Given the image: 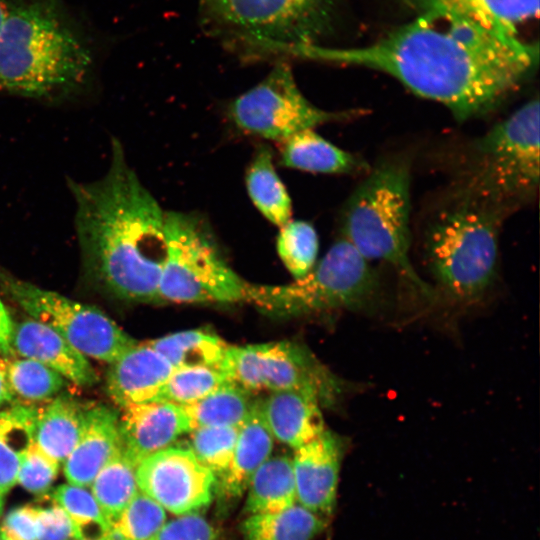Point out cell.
<instances>
[{
	"instance_id": "obj_24",
	"label": "cell",
	"mask_w": 540,
	"mask_h": 540,
	"mask_svg": "<svg viewBox=\"0 0 540 540\" xmlns=\"http://www.w3.org/2000/svg\"><path fill=\"white\" fill-rule=\"evenodd\" d=\"M245 184L252 203L266 220L279 228L291 220L292 202L276 172L269 147L261 145L255 151L246 170Z\"/></svg>"
},
{
	"instance_id": "obj_43",
	"label": "cell",
	"mask_w": 540,
	"mask_h": 540,
	"mask_svg": "<svg viewBox=\"0 0 540 540\" xmlns=\"http://www.w3.org/2000/svg\"><path fill=\"white\" fill-rule=\"evenodd\" d=\"M8 10V0H0V36Z\"/></svg>"
},
{
	"instance_id": "obj_13",
	"label": "cell",
	"mask_w": 540,
	"mask_h": 540,
	"mask_svg": "<svg viewBox=\"0 0 540 540\" xmlns=\"http://www.w3.org/2000/svg\"><path fill=\"white\" fill-rule=\"evenodd\" d=\"M136 481L141 492L179 516L209 505L216 479L189 448L172 445L141 460Z\"/></svg>"
},
{
	"instance_id": "obj_12",
	"label": "cell",
	"mask_w": 540,
	"mask_h": 540,
	"mask_svg": "<svg viewBox=\"0 0 540 540\" xmlns=\"http://www.w3.org/2000/svg\"><path fill=\"white\" fill-rule=\"evenodd\" d=\"M228 116L243 133L282 142L295 133L349 117L313 105L300 91L290 66L278 62L254 87L235 98Z\"/></svg>"
},
{
	"instance_id": "obj_27",
	"label": "cell",
	"mask_w": 540,
	"mask_h": 540,
	"mask_svg": "<svg viewBox=\"0 0 540 540\" xmlns=\"http://www.w3.org/2000/svg\"><path fill=\"white\" fill-rule=\"evenodd\" d=\"M37 411L28 405L0 410V491L4 494L17 483L22 458L33 442Z\"/></svg>"
},
{
	"instance_id": "obj_36",
	"label": "cell",
	"mask_w": 540,
	"mask_h": 540,
	"mask_svg": "<svg viewBox=\"0 0 540 540\" xmlns=\"http://www.w3.org/2000/svg\"><path fill=\"white\" fill-rule=\"evenodd\" d=\"M52 499L80 527L81 533L88 527L104 532L111 525L87 487L61 485L54 490Z\"/></svg>"
},
{
	"instance_id": "obj_29",
	"label": "cell",
	"mask_w": 540,
	"mask_h": 540,
	"mask_svg": "<svg viewBox=\"0 0 540 540\" xmlns=\"http://www.w3.org/2000/svg\"><path fill=\"white\" fill-rule=\"evenodd\" d=\"M252 404L248 391L227 382L204 398L181 408L192 430L199 427H239L248 416Z\"/></svg>"
},
{
	"instance_id": "obj_7",
	"label": "cell",
	"mask_w": 540,
	"mask_h": 540,
	"mask_svg": "<svg viewBox=\"0 0 540 540\" xmlns=\"http://www.w3.org/2000/svg\"><path fill=\"white\" fill-rule=\"evenodd\" d=\"M539 100L530 99L471 148L465 191L503 208L539 184Z\"/></svg>"
},
{
	"instance_id": "obj_32",
	"label": "cell",
	"mask_w": 540,
	"mask_h": 540,
	"mask_svg": "<svg viewBox=\"0 0 540 540\" xmlns=\"http://www.w3.org/2000/svg\"><path fill=\"white\" fill-rule=\"evenodd\" d=\"M278 255L295 279L315 266L319 241L314 226L303 220H290L280 228L276 242Z\"/></svg>"
},
{
	"instance_id": "obj_19",
	"label": "cell",
	"mask_w": 540,
	"mask_h": 540,
	"mask_svg": "<svg viewBox=\"0 0 540 540\" xmlns=\"http://www.w3.org/2000/svg\"><path fill=\"white\" fill-rule=\"evenodd\" d=\"M320 406L314 394L298 390L271 392L261 400L262 413L273 438L294 450L325 430Z\"/></svg>"
},
{
	"instance_id": "obj_22",
	"label": "cell",
	"mask_w": 540,
	"mask_h": 540,
	"mask_svg": "<svg viewBox=\"0 0 540 540\" xmlns=\"http://www.w3.org/2000/svg\"><path fill=\"white\" fill-rule=\"evenodd\" d=\"M280 144V163L287 168L321 174H348L363 167L358 157L329 142L314 129L295 133Z\"/></svg>"
},
{
	"instance_id": "obj_31",
	"label": "cell",
	"mask_w": 540,
	"mask_h": 540,
	"mask_svg": "<svg viewBox=\"0 0 540 540\" xmlns=\"http://www.w3.org/2000/svg\"><path fill=\"white\" fill-rule=\"evenodd\" d=\"M7 381L12 393L27 401H43L56 395L65 378L49 367L27 358H6Z\"/></svg>"
},
{
	"instance_id": "obj_37",
	"label": "cell",
	"mask_w": 540,
	"mask_h": 540,
	"mask_svg": "<svg viewBox=\"0 0 540 540\" xmlns=\"http://www.w3.org/2000/svg\"><path fill=\"white\" fill-rule=\"evenodd\" d=\"M59 465L32 442L22 458L17 483L31 493L43 494L56 479Z\"/></svg>"
},
{
	"instance_id": "obj_46",
	"label": "cell",
	"mask_w": 540,
	"mask_h": 540,
	"mask_svg": "<svg viewBox=\"0 0 540 540\" xmlns=\"http://www.w3.org/2000/svg\"><path fill=\"white\" fill-rule=\"evenodd\" d=\"M79 540H103L102 538H97V539H79Z\"/></svg>"
},
{
	"instance_id": "obj_44",
	"label": "cell",
	"mask_w": 540,
	"mask_h": 540,
	"mask_svg": "<svg viewBox=\"0 0 540 540\" xmlns=\"http://www.w3.org/2000/svg\"><path fill=\"white\" fill-rule=\"evenodd\" d=\"M0 540H12L4 532L0 531Z\"/></svg>"
},
{
	"instance_id": "obj_8",
	"label": "cell",
	"mask_w": 540,
	"mask_h": 540,
	"mask_svg": "<svg viewBox=\"0 0 540 540\" xmlns=\"http://www.w3.org/2000/svg\"><path fill=\"white\" fill-rule=\"evenodd\" d=\"M166 259L159 300L172 303L244 301L247 282L221 257L204 220L196 214L165 213Z\"/></svg>"
},
{
	"instance_id": "obj_33",
	"label": "cell",
	"mask_w": 540,
	"mask_h": 540,
	"mask_svg": "<svg viewBox=\"0 0 540 540\" xmlns=\"http://www.w3.org/2000/svg\"><path fill=\"white\" fill-rule=\"evenodd\" d=\"M227 382H230L227 377L216 369H174L155 401L183 407L204 398Z\"/></svg>"
},
{
	"instance_id": "obj_48",
	"label": "cell",
	"mask_w": 540,
	"mask_h": 540,
	"mask_svg": "<svg viewBox=\"0 0 540 540\" xmlns=\"http://www.w3.org/2000/svg\"><path fill=\"white\" fill-rule=\"evenodd\" d=\"M1 407V406H0Z\"/></svg>"
},
{
	"instance_id": "obj_25",
	"label": "cell",
	"mask_w": 540,
	"mask_h": 540,
	"mask_svg": "<svg viewBox=\"0 0 540 540\" xmlns=\"http://www.w3.org/2000/svg\"><path fill=\"white\" fill-rule=\"evenodd\" d=\"M245 510L248 514L272 513L297 503L292 460L287 456L269 457L253 474Z\"/></svg>"
},
{
	"instance_id": "obj_21",
	"label": "cell",
	"mask_w": 540,
	"mask_h": 540,
	"mask_svg": "<svg viewBox=\"0 0 540 540\" xmlns=\"http://www.w3.org/2000/svg\"><path fill=\"white\" fill-rule=\"evenodd\" d=\"M274 438L261 409V400L253 401L250 412L239 426L232 461L221 476V492L227 498L246 491L256 470L270 457Z\"/></svg>"
},
{
	"instance_id": "obj_5",
	"label": "cell",
	"mask_w": 540,
	"mask_h": 540,
	"mask_svg": "<svg viewBox=\"0 0 540 540\" xmlns=\"http://www.w3.org/2000/svg\"><path fill=\"white\" fill-rule=\"evenodd\" d=\"M502 208L464 190L435 217L426 235L431 270L460 303L477 301L491 285L497 267Z\"/></svg>"
},
{
	"instance_id": "obj_45",
	"label": "cell",
	"mask_w": 540,
	"mask_h": 540,
	"mask_svg": "<svg viewBox=\"0 0 540 540\" xmlns=\"http://www.w3.org/2000/svg\"><path fill=\"white\" fill-rule=\"evenodd\" d=\"M3 496H4V493H2L0 491V514H1L2 508H3Z\"/></svg>"
},
{
	"instance_id": "obj_47",
	"label": "cell",
	"mask_w": 540,
	"mask_h": 540,
	"mask_svg": "<svg viewBox=\"0 0 540 540\" xmlns=\"http://www.w3.org/2000/svg\"><path fill=\"white\" fill-rule=\"evenodd\" d=\"M0 531H1V529H0Z\"/></svg>"
},
{
	"instance_id": "obj_30",
	"label": "cell",
	"mask_w": 540,
	"mask_h": 540,
	"mask_svg": "<svg viewBox=\"0 0 540 540\" xmlns=\"http://www.w3.org/2000/svg\"><path fill=\"white\" fill-rule=\"evenodd\" d=\"M91 492L113 524L138 493L136 466L120 451L95 476Z\"/></svg>"
},
{
	"instance_id": "obj_42",
	"label": "cell",
	"mask_w": 540,
	"mask_h": 540,
	"mask_svg": "<svg viewBox=\"0 0 540 540\" xmlns=\"http://www.w3.org/2000/svg\"><path fill=\"white\" fill-rule=\"evenodd\" d=\"M12 393L7 381L6 358L0 355V406L13 400Z\"/></svg>"
},
{
	"instance_id": "obj_14",
	"label": "cell",
	"mask_w": 540,
	"mask_h": 540,
	"mask_svg": "<svg viewBox=\"0 0 540 540\" xmlns=\"http://www.w3.org/2000/svg\"><path fill=\"white\" fill-rule=\"evenodd\" d=\"M346 447L345 438L325 429L294 450L292 468L297 503L323 518L330 516L335 508Z\"/></svg>"
},
{
	"instance_id": "obj_3",
	"label": "cell",
	"mask_w": 540,
	"mask_h": 540,
	"mask_svg": "<svg viewBox=\"0 0 540 540\" xmlns=\"http://www.w3.org/2000/svg\"><path fill=\"white\" fill-rule=\"evenodd\" d=\"M91 45L63 0H8L0 36V90L52 98L90 76Z\"/></svg>"
},
{
	"instance_id": "obj_39",
	"label": "cell",
	"mask_w": 540,
	"mask_h": 540,
	"mask_svg": "<svg viewBox=\"0 0 540 540\" xmlns=\"http://www.w3.org/2000/svg\"><path fill=\"white\" fill-rule=\"evenodd\" d=\"M38 524V540L83 539L80 527L58 505L39 509Z\"/></svg>"
},
{
	"instance_id": "obj_1",
	"label": "cell",
	"mask_w": 540,
	"mask_h": 540,
	"mask_svg": "<svg viewBox=\"0 0 540 540\" xmlns=\"http://www.w3.org/2000/svg\"><path fill=\"white\" fill-rule=\"evenodd\" d=\"M295 53L384 72L419 97L442 104L459 121L493 109L538 60L537 44L432 12H420L364 46L308 44Z\"/></svg>"
},
{
	"instance_id": "obj_9",
	"label": "cell",
	"mask_w": 540,
	"mask_h": 540,
	"mask_svg": "<svg viewBox=\"0 0 540 540\" xmlns=\"http://www.w3.org/2000/svg\"><path fill=\"white\" fill-rule=\"evenodd\" d=\"M221 372L249 393L305 391L314 394L321 405L335 404L349 390V384L330 372L308 349L289 341L230 346Z\"/></svg>"
},
{
	"instance_id": "obj_10",
	"label": "cell",
	"mask_w": 540,
	"mask_h": 540,
	"mask_svg": "<svg viewBox=\"0 0 540 540\" xmlns=\"http://www.w3.org/2000/svg\"><path fill=\"white\" fill-rule=\"evenodd\" d=\"M217 32L267 51L313 44V26L324 0H198Z\"/></svg>"
},
{
	"instance_id": "obj_4",
	"label": "cell",
	"mask_w": 540,
	"mask_h": 540,
	"mask_svg": "<svg viewBox=\"0 0 540 540\" xmlns=\"http://www.w3.org/2000/svg\"><path fill=\"white\" fill-rule=\"evenodd\" d=\"M410 170L404 160L376 166L348 198L342 213L343 238L368 261L392 265L428 298L431 286L416 273L410 258Z\"/></svg>"
},
{
	"instance_id": "obj_28",
	"label": "cell",
	"mask_w": 540,
	"mask_h": 540,
	"mask_svg": "<svg viewBox=\"0 0 540 540\" xmlns=\"http://www.w3.org/2000/svg\"><path fill=\"white\" fill-rule=\"evenodd\" d=\"M325 525L323 517L296 503L279 512L250 515L243 534L246 540H312Z\"/></svg>"
},
{
	"instance_id": "obj_23",
	"label": "cell",
	"mask_w": 540,
	"mask_h": 540,
	"mask_svg": "<svg viewBox=\"0 0 540 540\" xmlns=\"http://www.w3.org/2000/svg\"><path fill=\"white\" fill-rule=\"evenodd\" d=\"M85 409L69 396L52 398L38 409L33 442L58 464L64 463L82 432Z\"/></svg>"
},
{
	"instance_id": "obj_40",
	"label": "cell",
	"mask_w": 540,
	"mask_h": 540,
	"mask_svg": "<svg viewBox=\"0 0 540 540\" xmlns=\"http://www.w3.org/2000/svg\"><path fill=\"white\" fill-rule=\"evenodd\" d=\"M38 514L35 507L15 508L6 515L0 529L12 540H38Z\"/></svg>"
},
{
	"instance_id": "obj_17",
	"label": "cell",
	"mask_w": 540,
	"mask_h": 540,
	"mask_svg": "<svg viewBox=\"0 0 540 540\" xmlns=\"http://www.w3.org/2000/svg\"><path fill=\"white\" fill-rule=\"evenodd\" d=\"M122 451L119 415L105 405L85 409L81 435L64 461L70 484L90 487L97 473Z\"/></svg>"
},
{
	"instance_id": "obj_15",
	"label": "cell",
	"mask_w": 540,
	"mask_h": 540,
	"mask_svg": "<svg viewBox=\"0 0 540 540\" xmlns=\"http://www.w3.org/2000/svg\"><path fill=\"white\" fill-rule=\"evenodd\" d=\"M119 415L122 452L135 465L144 458L173 445L191 431L181 407L150 401L122 407Z\"/></svg>"
},
{
	"instance_id": "obj_26",
	"label": "cell",
	"mask_w": 540,
	"mask_h": 540,
	"mask_svg": "<svg viewBox=\"0 0 540 540\" xmlns=\"http://www.w3.org/2000/svg\"><path fill=\"white\" fill-rule=\"evenodd\" d=\"M173 366L180 368H210L221 371L230 347L218 335L205 330H186L147 342Z\"/></svg>"
},
{
	"instance_id": "obj_38",
	"label": "cell",
	"mask_w": 540,
	"mask_h": 540,
	"mask_svg": "<svg viewBox=\"0 0 540 540\" xmlns=\"http://www.w3.org/2000/svg\"><path fill=\"white\" fill-rule=\"evenodd\" d=\"M150 540H216V533L203 516L191 512L166 521Z\"/></svg>"
},
{
	"instance_id": "obj_34",
	"label": "cell",
	"mask_w": 540,
	"mask_h": 540,
	"mask_svg": "<svg viewBox=\"0 0 540 540\" xmlns=\"http://www.w3.org/2000/svg\"><path fill=\"white\" fill-rule=\"evenodd\" d=\"M239 427H199L192 429L190 447L195 457L214 475L222 476L230 466Z\"/></svg>"
},
{
	"instance_id": "obj_41",
	"label": "cell",
	"mask_w": 540,
	"mask_h": 540,
	"mask_svg": "<svg viewBox=\"0 0 540 540\" xmlns=\"http://www.w3.org/2000/svg\"><path fill=\"white\" fill-rule=\"evenodd\" d=\"M13 321L0 299V355L5 358L14 356L12 348Z\"/></svg>"
},
{
	"instance_id": "obj_11",
	"label": "cell",
	"mask_w": 540,
	"mask_h": 540,
	"mask_svg": "<svg viewBox=\"0 0 540 540\" xmlns=\"http://www.w3.org/2000/svg\"><path fill=\"white\" fill-rule=\"evenodd\" d=\"M7 294L30 316L60 334L87 358L113 363L137 342L96 307L9 275Z\"/></svg>"
},
{
	"instance_id": "obj_2",
	"label": "cell",
	"mask_w": 540,
	"mask_h": 540,
	"mask_svg": "<svg viewBox=\"0 0 540 540\" xmlns=\"http://www.w3.org/2000/svg\"><path fill=\"white\" fill-rule=\"evenodd\" d=\"M67 184L88 268L122 299L159 300L166 212L129 165L120 141L112 139L110 164L101 178L68 179Z\"/></svg>"
},
{
	"instance_id": "obj_20",
	"label": "cell",
	"mask_w": 540,
	"mask_h": 540,
	"mask_svg": "<svg viewBox=\"0 0 540 540\" xmlns=\"http://www.w3.org/2000/svg\"><path fill=\"white\" fill-rule=\"evenodd\" d=\"M419 12H432L473 23L493 32L520 37L519 28L535 18L539 0H411Z\"/></svg>"
},
{
	"instance_id": "obj_18",
	"label": "cell",
	"mask_w": 540,
	"mask_h": 540,
	"mask_svg": "<svg viewBox=\"0 0 540 540\" xmlns=\"http://www.w3.org/2000/svg\"><path fill=\"white\" fill-rule=\"evenodd\" d=\"M173 370L147 342L137 343L110 364L107 391L121 408L155 401Z\"/></svg>"
},
{
	"instance_id": "obj_6",
	"label": "cell",
	"mask_w": 540,
	"mask_h": 540,
	"mask_svg": "<svg viewBox=\"0 0 540 540\" xmlns=\"http://www.w3.org/2000/svg\"><path fill=\"white\" fill-rule=\"evenodd\" d=\"M378 292V276L369 261L342 237L316 267L290 284L248 283L244 301L277 315L358 311L371 307Z\"/></svg>"
},
{
	"instance_id": "obj_16",
	"label": "cell",
	"mask_w": 540,
	"mask_h": 540,
	"mask_svg": "<svg viewBox=\"0 0 540 540\" xmlns=\"http://www.w3.org/2000/svg\"><path fill=\"white\" fill-rule=\"evenodd\" d=\"M15 355L32 359L80 386H91L97 375L88 358L49 326L32 318L13 325Z\"/></svg>"
},
{
	"instance_id": "obj_35",
	"label": "cell",
	"mask_w": 540,
	"mask_h": 540,
	"mask_svg": "<svg viewBox=\"0 0 540 540\" xmlns=\"http://www.w3.org/2000/svg\"><path fill=\"white\" fill-rule=\"evenodd\" d=\"M166 520L164 508L139 490L113 524L128 540H150Z\"/></svg>"
}]
</instances>
